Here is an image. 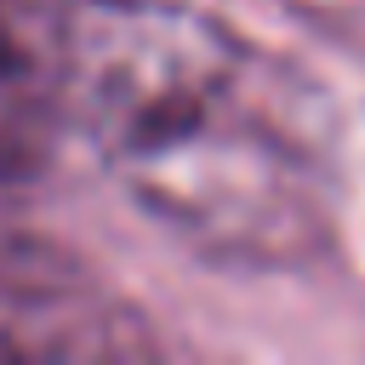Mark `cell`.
Here are the masks:
<instances>
[{
	"instance_id": "cell-3",
	"label": "cell",
	"mask_w": 365,
	"mask_h": 365,
	"mask_svg": "<svg viewBox=\"0 0 365 365\" xmlns=\"http://www.w3.org/2000/svg\"><path fill=\"white\" fill-rule=\"evenodd\" d=\"M291 17L325 29V34H342V40H365V0H279Z\"/></svg>"
},
{
	"instance_id": "cell-1",
	"label": "cell",
	"mask_w": 365,
	"mask_h": 365,
	"mask_svg": "<svg viewBox=\"0 0 365 365\" xmlns=\"http://www.w3.org/2000/svg\"><path fill=\"white\" fill-rule=\"evenodd\" d=\"M68 114L120 194L228 268H297L331 240V137L314 86L177 0H74Z\"/></svg>"
},
{
	"instance_id": "cell-2",
	"label": "cell",
	"mask_w": 365,
	"mask_h": 365,
	"mask_svg": "<svg viewBox=\"0 0 365 365\" xmlns=\"http://www.w3.org/2000/svg\"><path fill=\"white\" fill-rule=\"evenodd\" d=\"M6 359H148L154 336L86 262L40 240H0Z\"/></svg>"
}]
</instances>
